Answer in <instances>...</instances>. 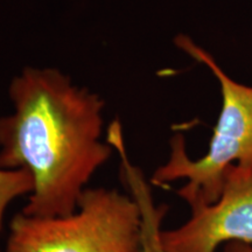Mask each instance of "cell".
Masks as SVG:
<instances>
[{
  "mask_svg": "<svg viewBox=\"0 0 252 252\" xmlns=\"http://www.w3.org/2000/svg\"><path fill=\"white\" fill-rule=\"evenodd\" d=\"M11 115L0 117V169H26L34 188L25 215L67 216L111 158L102 143L104 102L53 68H25L11 82Z\"/></svg>",
  "mask_w": 252,
  "mask_h": 252,
  "instance_id": "1",
  "label": "cell"
},
{
  "mask_svg": "<svg viewBox=\"0 0 252 252\" xmlns=\"http://www.w3.org/2000/svg\"><path fill=\"white\" fill-rule=\"evenodd\" d=\"M174 42L195 61L207 65L217 78L222 108L208 152L200 159H191L185 137L175 134L171 140L169 159L154 171L151 184L163 186L187 180L176 194L189 206L196 202L210 204L219 200L230 167L252 168V87L232 80L213 55L188 35H176Z\"/></svg>",
  "mask_w": 252,
  "mask_h": 252,
  "instance_id": "2",
  "label": "cell"
},
{
  "mask_svg": "<svg viewBox=\"0 0 252 252\" xmlns=\"http://www.w3.org/2000/svg\"><path fill=\"white\" fill-rule=\"evenodd\" d=\"M1 252H143L140 208L116 189L87 188L70 215L17 214Z\"/></svg>",
  "mask_w": 252,
  "mask_h": 252,
  "instance_id": "3",
  "label": "cell"
},
{
  "mask_svg": "<svg viewBox=\"0 0 252 252\" xmlns=\"http://www.w3.org/2000/svg\"><path fill=\"white\" fill-rule=\"evenodd\" d=\"M189 207L187 222L160 232L165 252H216L232 242L252 245V168L231 166L216 202Z\"/></svg>",
  "mask_w": 252,
  "mask_h": 252,
  "instance_id": "4",
  "label": "cell"
},
{
  "mask_svg": "<svg viewBox=\"0 0 252 252\" xmlns=\"http://www.w3.org/2000/svg\"><path fill=\"white\" fill-rule=\"evenodd\" d=\"M116 150L122 158V178L130 195L140 208L143 219V252H165L160 242L161 223L166 216L167 207L157 206L150 184L138 167L132 165L126 154L125 144H119ZM224 252H252V245L241 242L225 244Z\"/></svg>",
  "mask_w": 252,
  "mask_h": 252,
  "instance_id": "5",
  "label": "cell"
},
{
  "mask_svg": "<svg viewBox=\"0 0 252 252\" xmlns=\"http://www.w3.org/2000/svg\"><path fill=\"white\" fill-rule=\"evenodd\" d=\"M34 188L33 176L26 169H0V236L5 213L15 198L31 195Z\"/></svg>",
  "mask_w": 252,
  "mask_h": 252,
  "instance_id": "6",
  "label": "cell"
}]
</instances>
